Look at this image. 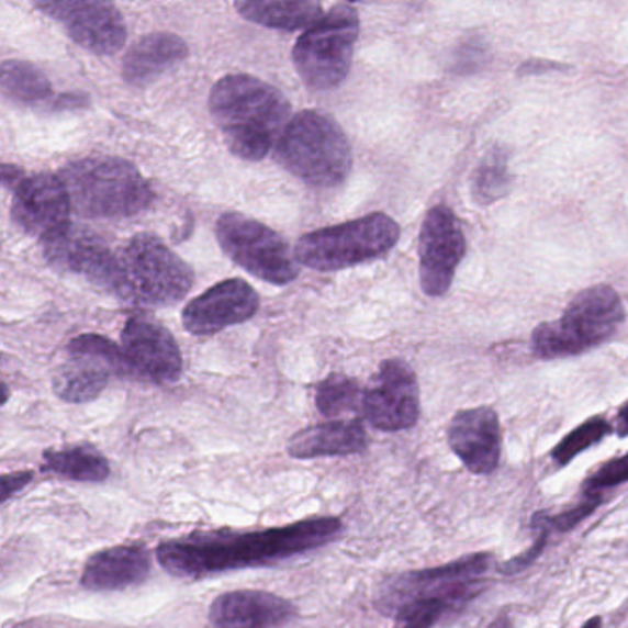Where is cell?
Here are the masks:
<instances>
[{"mask_svg":"<svg viewBox=\"0 0 628 628\" xmlns=\"http://www.w3.org/2000/svg\"><path fill=\"white\" fill-rule=\"evenodd\" d=\"M189 56V45L171 32L144 35L127 51L122 76L132 87H146L181 64Z\"/></svg>","mask_w":628,"mask_h":628,"instance_id":"obj_22","label":"cell"},{"mask_svg":"<svg viewBox=\"0 0 628 628\" xmlns=\"http://www.w3.org/2000/svg\"><path fill=\"white\" fill-rule=\"evenodd\" d=\"M34 478V472H15V474H7L2 478V502H8L13 494L23 491Z\"/></svg>","mask_w":628,"mask_h":628,"instance_id":"obj_33","label":"cell"},{"mask_svg":"<svg viewBox=\"0 0 628 628\" xmlns=\"http://www.w3.org/2000/svg\"><path fill=\"white\" fill-rule=\"evenodd\" d=\"M361 413L380 431H404L417 424L420 393L410 363L399 358L383 361L363 391Z\"/></svg>","mask_w":628,"mask_h":628,"instance_id":"obj_14","label":"cell"},{"mask_svg":"<svg viewBox=\"0 0 628 628\" xmlns=\"http://www.w3.org/2000/svg\"><path fill=\"white\" fill-rule=\"evenodd\" d=\"M2 91L13 102L43 103L51 98L52 86L35 65L7 59L2 64Z\"/></svg>","mask_w":628,"mask_h":628,"instance_id":"obj_27","label":"cell"},{"mask_svg":"<svg viewBox=\"0 0 628 628\" xmlns=\"http://www.w3.org/2000/svg\"><path fill=\"white\" fill-rule=\"evenodd\" d=\"M72 211L69 190L61 178L35 173L24 178L13 192L12 216L18 227L30 236L48 240L69 227Z\"/></svg>","mask_w":628,"mask_h":628,"instance_id":"obj_17","label":"cell"},{"mask_svg":"<svg viewBox=\"0 0 628 628\" xmlns=\"http://www.w3.org/2000/svg\"><path fill=\"white\" fill-rule=\"evenodd\" d=\"M258 309L260 298L251 284L242 279L223 280L187 304L183 310L184 330L194 336H211L251 319Z\"/></svg>","mask_w":628,"mask_h":628,"instance_id":"obj_18","label":"cell"},{"mask_svg":"<svg viewBox=\"0 0 628 628\" xmlns=\"http://www.w3.org/2000/svg\"><path fill=\"white\" fill-rule=\"evenodd\" d=\"M132 374L124 350L109 337L83 334L69 343L67 361L57 367L52 389L70 404H86L108 388L109 378Z\"/></svg>","mask_w":628,"mask_h":628,"instance_id":"obj_11","label":"cell"},{"mask_svg":"<svg viewBox=\"0 0 628 628\" xmlns=\"http://www.w3.org/2000/svg\"><path fill=\"white\" fill-rule=\"evenodd\" d=\"M48 263L65 273L86 277L102 292L130 303L126 273L121 257L108 244L83 227H69L48 240L41 242Z\"/></svg>","mask_w":628,"mask_h":628,"instance_id":"obj_12","label":"cell"},{"mask_svg":"<svg viewBox=\"0 0 628 628\" xmlns=\"http://www.w3.org/2000/svg\"><path fill=\"white\" fill-rule=\"evenodd\" d=\"M369 439L361 423L330 420L315 424L293 435L288 442V453L298 459H317V457L352 456L367 450Z\"/></svg>","mask_w":628,"mask_h":628,"instance_id":"obj_23","label":"cell"},{"mask_svg":"<svg viewBox=\"0 0 628 628\" xmlns=\"http://www.w3.org/2000/svg\"><path fill=\"white\" fill-rule=\"evenodd\" d=\"M467 255V238L459 217L446 205L431 206L418 236V274L423 292L442 298Z\"/></svg>","mask_w":628,"mask_h":628,"instance_id":"obj_13","label":"cell"},{"mask_svg":"<svg viewBox=\"0 0 628 628\" xmlns=\"http://www.w3.org/2000/svg\"><path fill=\"white\" fill-rule=\"evenodd\" d=\"M152 573L148 549L138 543L114 546L92 554L81 573V586L91 592H116L141 584Z\"/></svg>","mask_w":628,"mask_h":628,"instance_id":"obj_21","label":"cell"},{"mask_svg":"<svg viewBox=\"0 0 628 628\" xmlns=\"http://www.w3.org/2000/svg\"><path fill=\"white\" fill-rule=\"evenodd\" d=\"M614 431H616L617 437H621V439L623 437H628V402L617 412Z\"/></svg>","mask_w":628,"mask_h":628,"instance_id":"obj_36","label":"cell"},{"mask_svg":"<svg viewBox=\"0 0 628 628\" xmlns=\"http://www.w3.org/2000/svg\"><path fill=\"white\" fill-rule=\"evenodd\" d=\"M43 472L59 475L65 480L102 483L111 474V467L105 457L87 445L67 446L59 450L45 451Z\"/></svg>","mask_w":628,"mask_h":628,"instance_id":"obj_25","label":"cell"},{"mask_svg":"<svg viewBox=\"0 0 628 628\" xmlns=\"http://www.w3.org/2000/svg\"><path fill=\"white\" fill-rule=\"evenodd\" d=\"M583 494L584 496L581 502L575 503L573 507L565 508L562 513H535L531 520L532 529H535V531H537V529H546L549 535H551V532L573 531L579 524H583V522L590 518V516L603 505V502H605L603 494H586V492H583Z\"/></svg>","mask_w":628,"mask_h":628,"instance_id":"obj_30","label":"cell"},{"mask_svg":"<svg viewBox=\"0 0 628 628\" xmlns=\"http://www.w3.org/2000/svg\"><path fill=\"white\" fill-rule=\"evenodd\" d=\"M623 319L621 298L608 284L590 285L565 306L559 319L532 330V352L542 360L584 355L616 336Z\"/></svg>","mask_w":628,"mask_h":628,"instance_id":"obj_5","label":"cell"},{"mask_svg":"<svg viewBox=\"0 0 628 628\" xmlns=\"http://www.w3.org/2000/svg\"><path fill=\"white\" fill-rule=\"evenodd\" d=\"M549 532L546 529H537V540L532 543L531 548L527 549L526 553L513 557V559L503 562L497 570L503 575H514L520 571L527 570L532 562H537L538 557L542 554L543 549L548 546Z\"/></svg>","mask_w":628,"mask_h":628,"instance_id":"obj_32","label":"cell"},{"mask_svg":"<svg viewBox=\"0 0 628 628\" xmlns=\"http://www.w3.org/2000/svg\"><path fill=\"white\" fill-rule=\"evenodd\" d=\"M235 8L251 23L284 32L309 30L325 15L319 2L312 0H240Z\"/></svg>","mask_w":628,"mask_h":628,"instance_id":"obj_24","label":"cell"},{"mask_svg":"<svg viewBox=\"0 0 628 628\" xmlns=\"http://www.w3.org/2000/svg\"><path fill=\"white\" fill-rule=\"evenodd\" d=\"M209 109L228 149L244 160L263 159L293 119L288 98L249 75H228L216 81Z\"/></svg>","mask_w":628,"mask_h":628,"instance_id":"obj_2","label":"cell"},{"mask_svg":"<svg viewBox=\"0 0 628 628\" xmlns=\"http://www.w3.org/2000/svg\"><path fill=\"white\" fill-rule=\"evenodd\" d=\"M122 350L132 374L154 383L178 382L183 355L176 337L149 315H133L122 330Z\"/></svg>","mask_w":628,"mask_h":628,"instance_id":"obj_16","label":"cell"},{"mask_svg":"<svg viewBox=\"0 0 628 628\" xmlns=\"http://www.w3.org/2000/svg\"><path fill=\"white\" fill-rule=\"evenodd\" d=\"M315 404L321 415L328 418L341 417L347 413H361L363 391L352 378L332 374L319 383L315 393Z\"/></svg>","mask_w":628,"mask_h":628,"instance_id":"obj_28","label":"cell"},{"mask_svg":"<svg viewBox=\"0 0 628 628\" xmlns=\"http://www.w3.org/2000/svg\"><path fill=\"white\" fill-rule=\"evenodd\" d=\"M360 15L349 4L332 7L310 26L293 46V65L304 83L315 91H328L349 76Z\"/></svg>","mask_w":628,"mask_h":628,"instance_id":"obj_8","label":"cell"},{"mask_svg":"<svg viewBox=\"0 0 628 628\" xmlns=\"http://www.w3.org/2000/svg\"><path fill=\"white\" fill-rule=\"evenodd\" d=\"M448 445L475 475H489L502 461V424L497 413L489 406L461 410L448 426Z\"/></svg>","mask_w":628,"mask_h":628,"instance_id":"obj_19","label":"cell"},{"mask_svg":"<svg viewBox=\"0 0 628 628\" xmlns=\"http://www.w3.org/2000/svg\"><path fill=\"white\" fill-rule=\"evenodd\" d=\"M492 564L491 553H474L437 568L400 573L378 590L377 608L393 617L402 608L431 601L467 606L481 594V583Z\"/></svg>","mask_w":628,"mask_h":628,"instance_id":"obj_7","label":"cell"},{"mask_svg":"<svg viewBox=\"0 0 628 628\" xmlns=\"http://www.w3.org/2000/svg\"><path fill=\"white\" fill-rule=\"evenodd\" d=\"M24 178H26V176H24V171L21 170V168H18V166H2V183H4V187H7L8 190H13V192H15L19 184L23 183Z\"/></svg>","mask_w":628,"mask_h":628,"instance_id":"obj_35","label":"cell"},{"mask_svg":"<svg viewBox=\"0 0 628 628\" xmlns=\"http://www.w3.org/2000/svg\"><path fill=\"white\" fill-rule=\"evenodd\" d=\"M290 601L263 590H235L212 601L209 619L214 628H280L295 617Z\"/></svg>","mask_w":628,"mask_h":628,"instance_id":"obj_20","label":"cell"},{"mask_svg":"<svg viewBox=\"0 0 628 628\" xmlns=\"http://www.w3.org/2000/svg\"><path fill=\"white\" fill-rule=\"evenodd\" d=\"M612 426L605 417H592L586 423L581 424L575 429H571L564 439L551 450V459L559 467L570 464L575 457L583 451L590 450L592 446L599 445L606 435L612 434Z\"/></svg>","mask_w":628,"mask_h":628,"instance_id":"obj_29","label":"cell"},{"mask_svg":"<svg viewBox=\"0 0 628 628\" xmlns=\"http://www.w3.org/2000/svg\"><path fill=\"white\" fill-rule=\"evenodd\" d=\"M583 628H603V619L601 617H592V619L584 623Z\"/></svg>","mask_w":628,"mask_h":628,"instance_id":"obj_38","label":"cell"},{"mask_svg":"<svg viewBox=\"0 0 628 628\" xmlns=\"http://www.w3.org/2000/svg\"><path fill=\"white\" fill-rule=\"evenodd\" d=\"M61 181L70 203L83 217H130L146 211L154 192L130 160L108 155L86 157L65 166Z\"/></svg>","mask_w":628,"mask_h":628,"instance_id":"obj_4","label":"cell"},{"mask_svg":"<svg viewBox=\"0 0 628 628\" xmlns=\"http://www.w3.org/2000/svg\"><path fill=\"white\" fill-rule=\"evenodd\" d=\"M343 532L339 518H310L292 526L249 532H200L160 543L157 559L173 577L201 579L290 559L334 542Z\"/></svg>","mask_w":628,"mask_h":628,"instance_id":"obj_1","label":"cell"},{"mask_svg":"<svg viewBox=\"0 0 628 628\" xmlns=\"http://www.w3.org/2000/svg\"><path fill=\"white\" fill-rule=\"evenodd\" d=\"M628 483V453L625 456L614 457L601 464L594 474L588 475V480L584 481L583 492L586 494H603L608 489Z\"/></svg>","mask_w":628,"mask_h":628,"instance_id":"obj_31","label":"cell"},{"mask_svg":"<svg viewBox=\"0 0 628 628\" xmlns=\"http://www.w3.org/2000/svg\"><path fill=\"white\" fill-rule=\"evenodd\" d=\"M274 159L304 183L332 189L349 178V138L328 114L304 109L295 114L274 146Z\"/></svg>","mask_w":628,"mask_h":628,"instance_id":"obj_3","label":"cell"},{"mask_svg":"<svg viewBox=\"0 0 628 628\" xmlns=\"http://www.w3.org/2000/svg\"><path fill=\"white\" fill-rule=\"evenodd\" d=\"M565 70L568 67L565 65L554 64V61H548V59H529L526 64L520 65L518 69V75L520 76H531L538 75V72H546V70Z\"/></svg>","mask_w":628,"mask_h":628,"instance_id":"obj_34","label":"cell"},{"mask_svg":"<svg viewBox=\"0 0 628 628\" xmlns=\"http://www.w3.org/2000/svg\"><path fill=\"white\" fill-rule=\"evenodd\" d=\"M399 240V223L383 212H372L301 236L295 258L315 271H339L388 255Z\"/></svg>","mask_w":628,"mask_h":628,"instance_id":"obj_6","label":"cell"},{"mask_svg":"<svg viewBox=\"0 0 628 628\" xmlns=\"http://www.w3.org/2000/svg\"><path fill=\"white\" fill-rule=\"evenodd\" d=\"M130 303L171 306L194 285V271L154 235L133 236L121 255Z\"/></svg>","mask_w":628,"mask_h":628,"instance_id":"obj_9","label":"cell"},{"mask_svg":"<svg viewBox=\"0 0 628 628\" xmlns=\"http://www.w3.org/2000/svg\"><path fill=\"white\" fill-rule=\"evenodd\" d=\"M486 628H514L513 619L503 614V616L496 617V619H494V621H492Z\"/></svg>","mask_w":628,"mask_h":628,"instance_id":"obj_37","label":"cell"},{"mask_svg":"<svg viewBox=\"0 0 628 628\" xmlns=\"http://www.w3.org/2000/svg\"><path fill=\"white\" fill-rule=\"evenodd\" d=\"M37 10L56 19L70 40L98 56H111L126 45L127 29L119 8L98 0L35 2Z\"/></svg>","mask_w":628,"mask_h":628,"instance_id":"obj_15","label":"cell"},{"mask_svg":"<svg viewBox=\"0 0 628 628\" xmlns=\"http://www.w3.org/2000/svg\"><path fill=\"white\" fill-rule=\"evenodd\" d=\"M513 184L511 171H508L507 149L492 148L480 160L472 173V195L478 205H491L508 194Z\"/></svg>","mask_w":628,"mask_h":628,"instance_id":"obj_26","label":"cell"},{"mask_svg":"<svg viewBox=\"0 0 628 628\" xmlns=\"http://www.w3.org/2000/svg\"><path fill=\"white\" fill-rule=\"evenodd\" d=\"M217 244L247 273L271 284H290L299 277L298 258L288 242L255 217L227 212L216 223Z\"/></svg>","mask_w":628,"mask_h":628,"instance_id":"obj_10","label":"cell"}]
</instances>
